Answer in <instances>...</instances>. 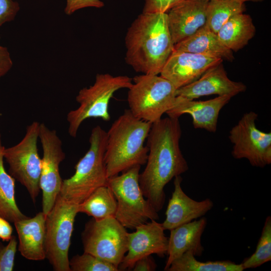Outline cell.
Wrapping results in <instances>:
<instances>
[{"mask_svg": "<svg viewBox=\"0 0 271 271\" xmlns=\"http://www.w3.org/2000/svg\"><path fill=\"white\" fill-rule=\"evenodd\" d=\"M157 264L151 255L144 256L138 259L134 263L133 271H154L157 268Z\"/></svg>", "mask_w": 271, "mask_h": 271, "instance_id": "cell-33", "label": "cell"}, {"mask_svg": "<svg viewBox=\"0 0 271 271\" xmlns=\"http://www.w3.org/2000/svg\"><path fill=\"white\" fill-rule=\"evenodd\" d=\"M152 123L135 117L128 109L114 121L107 133L104 155L108 178L138 165H145L148 148L144 146Z\"/></svg>", "mask_w": 271, "mask_h": 271, "instance_id": "cell-3", "label": "cell"}, {"mask_svg": "<svg viewBox=\"0 0 271 271\" xmlns=\"http://www.w3.org/2000/svg\"><path fill=\"white\" fill-rule=\"evenodd\" d=\"M179 118L167 117L152 123L147 137L148 154L139 182L145 197L159 212L165 204V186L189 169L180 147Z\"/></svg>", "mask_w": 271, "mask_h": 271, "instance_id": "cell-1", "label": "cell"}, {"mask_svg": "<svg viewBox=\"0 0 271 271\" xmlns=\"http://www.w3.org/2000/svg\"><path fill=\"white\" fill-rule=\"evenodd\" d=\"M246 11L245 3L232 0L209 1L205 26L217 34L230 19Z\"/></svg>", "mask_w": 271, "mask_h": 271, "instance_id": "cell-25", "label": "cell"}, {"mask_svg": "<svg viewBox=\"0 0 271 271\" xmlns=\"http://www.w3.org/2000/svg\"><path fill=\"white\" fill-rule=\"evenodd\" d=\"M125 60L137 72L159 75L174 50L167 13H144L128 28Z\"/></svg>", "mask_w": 271, "mask_h": 271, "instance_id": "cell-2", "label": "cell"}, {"mask_svg": "<svg viewBox=\"0 0 271 271\" xmlns=\"http://www.w3.org/2000/svg\"><path fill=\"white\" fill-rule=\"evenodd\" d=\"M222 61L219 58L174 50L160 74L177 89L195 81Z\"/></svg>", "mask_w": 271, "mask_h": 271, "instance_id": "cell-14", "label": "cell"}, {"mask_svg": "<svg viewBox=\"0 0 271 271\" xmlns=\"http://www.w3.org/2000/svg\"><path fill=\"white\" fill-rule=\"evenodd\" d=\"M127 233L126 228L114 217L99 220L92 218L81 233L84 252L118 268L127 251Z\"/></svg>", "mask_w": 271, "mask_h": 271, "instance_id": "cell-10", "label": "cell"}, {"mask_svg": "<svg viewBox=\"0 0 271 271\" xmlns=\"http://www.w3.org/2000/svg\"><path fill=\"white\" fill-rule=\"evenodd\" d=\"M174 50L201 54L232 62L233 52L220 41L216 33L205 25L193 35L174 45Z\"/></svg>", "mask_w": 271, "mask_h": 271, "instance_id": "cell-21", "label": "cell"}, {"mask_svg": "<svg viewBox=\"0 0 271 271\" xmlns=\"http://www.w3.org/2000/svg\"><path fill=\"white\" fill-rule=\"evenodd\" d=\"M182 180L181 175L174 178V190L167 205L165 219L162 223L165 230L201 218L213 207V202L210 198L196 201L188 196L182 188Z\"/></svg>", "mask_w": 271, "mask_h": 271, "instance_id": "cell-15", "label": "cell"}, {"mask_svg": "<svg viewBox=\"0 0 271 271\" xmlns=\"http://www.w3.org/2000/svg\"><path fill=\"white\" fill-rule=\"evenodd\" d=\"M39 139L43 152L40 187L42 192V212L46 215L53 207L61 190L63 180L59 166L66 155L56 131L50 129L44 123L40 124Z\"/></svg>", "mask_w": 271, "mask_h": 271, "instance_id": "cell-12", "label": "cell"}, {"mask_svg": "<svg viewBox=\"0 0 271 271\" xmlns=\"http://www.w3.org/2000/svg\"><path fill=\"white\" fill-rule=\"evenodd\" d=\"M129 110L136 117L155 122L173 106L177 89L158 75L143 74L134 77L128 89Z\"/></svg>", "mask_w": 271, "mask_h": 271, "instance_id": "cell-7", "label": "cell"}, {"mask_svg": "<svg viewBox=\"0 0 271 271\" xmlns=\"http://www.w3.org/2000/svg\"><path fill=\"white\" fill-rule=\"evenodd\" d=\"M40 123L34 121L26 128L22 140L16 145L4 148V159L8 163L9 173L27 190L35 203L40 192L42 167L37 146Z\"/></svg>", "mask_w": 271, "mask_h": 271, "instance_id": "cell-9", "label": "cell"}, {"mask_svg": "<svg viewBox=\"0 0 271 271\" xmlns=\"http://www.w3.org/2000/svg\"><path fill=\"white\" fill-rule=\"evenodd\" d=\"M0 38H1V37H0Z\"/></svg>", "mask_w": 271, "mask_h": 271, "instance_id": "cell-38", "label": "cell"}, {"mask_svg": "<svg viewBox=\"0 0 271 271\" xmlns=\"http://www.w3.org/2000/svg\"><path fill=\"white\" fill-rule=\"evenodd\" d=\"M104 5L100 0H66L64 11L66 14L70 15L81 9L88 7L100 8Z\"/></svg>", "mask_w": 271, "mask_h": 271, "instance_id": "cell-32", "label": "cell"}, {"mask_svg": "<svg viewBox=\"0 0 271 271\" xmlns=\"http://www.w3.org/2000/svg\"><path fill=\"white\" fill-rule=\"evenodd\" d=\"M117 202L107 185L97 188L78 205V212L91 216L96 220L115 216Z\"/></svg>", "mask_w": 271, "mask_h": 271, "instance_id": "cell-23", "label": "cell"}, {"mask_svg": "<svg viewBox=\"0 0 271 271\" xmlns=\"http://www.w3.org/2000/svg\"><path fill=\"white\" fill-rule=\"evenodd\" d=\"M210 1V0H209ZM232 1H240L243 3L246 2H263L264 0H232Z\"/></svg>", "mask_w": 271, "mask_h": 271, "instance_id": "cell-36", "label": "cell"}, {"mask_svg": "<svg viewBox=\"0 0 271 271\" xmlns=\"http://www.w3.org/2000/svg\"><path fill=\"white\" fill-rule=\"evenodd\" d=\"M184 0H145L144 13H167L170 9Z\"/></svg>", "mask_w": 271, "mask_h": 271, "instance_id": "cell-30", "label": "cell"}, {"mask_svg": "<svg viewBox=\"0 0 271 271\" xmlns=\"http://www.w3.org/2000/svg\"><path fill=\"white\" fill-rule=\"evenodd\" d=\"M207 223L206 218L201 217L181 225L170 231L169 237L168 256L164 267L167 270L171 263L186 251H190L196 256H201L204 251L201 237Z\"/></svg>", "mask_w": 271, "mask_h": 271, "instance_id": "cell-19", "label": "cell"}, {"mask_svg": "<svg viewBox=\"0 0 271 271\" xmlns=\"http://www.w3.org/2000/svg\"><path fill=\"white\" fill-rule=\"evenodd\" d=\"M0 149V216L14 223L25 219L19 208L15 199V179L5 170L4 165L3 151Z\"/></svg>", "mask_w": 271, "mask_h": 271, "instance_id": "cell-24", "label": "cell"}, {"mask_svg": "<svg viewBox=\"0 0 271 271\" xmlns=\"http://www.w3.org/2000/svg\"><path fill=\"white\" fill-rule=\"evenodd\" d=\"M127 233V251L118 266L119 270L132 269L139 259L153 254L160 257L167 255L169 237L162 223L150 220L136 227Z\"/></svg>", "mask_w": 271, "mask_h": 271, "instance_id": "cell-13", "label": "cell"}, {"mask_svg": "<svg viewBox=\"0 0 271 271\" xmlns=\"http://www.w3.org/2000/svg\"><path fill=\"white\" fill-rule=\"evenodd\" d=\"M71 271H119L117 267L90 253L84 252L69 260Z\"/></svg>", "mask_w": 271, "mask_h": 271, "instance_id": "cell-28", "label": "cell"}, {"mask_svg": "<svg viewBox=\"0 0 271 271\" xmlns=\"http://www.w3.org/2000/svg\"><path fill=\"white\" fill-rule=\"evenodd\" d=\"M232 97L229 95L218 96L205 101H197L177 96L172 107L166 114L169 117L179 118L184 114L192 117L195 128L204 129L215 132L217 130L220 111Z\"/></svg>", "mask_w": 271, "mask_h": 271, "instance_id": "cell-17", "label": "cell"}, {"mask_svg": "<svg viewBox=\"0 0 271 271\" xmlns=\"http://www.w3.org/2000/svg\"><path fill=\"white\" fill-rule=\"evenodd\" d=\"M141 166H134L120 175L108 178L110 188L117 202L114 217L126 228L134 229L149 220H158L159 216L145 197L139 177Z\"/></svg>", "mask_w": 271, "mask_h": 271, "instance_id": "cell-6", "label": "cell"}, {"mask_svg": "<svg viewBox=\"0 0 271 271\" xmlns=\"http://www.w3.org/2000/svg\"><path fill=\"white\" fill-rule=\"evenodd\" d=\"M241 263L231 260L199 261L188 251L175 259L166 271H242Z\"/></svg>", "mask_w": 271, "mask_h": 271, "instance_id": "cell-26", "label": "cell"}, {"mask_svg": "<svg viewBox=\"0 0 271 271\" xmlns=\"http://www.w3.org/2000/svg\"><path fill=\"white\" fill-rule=\"evenodd\" d=\"M18 3L13 0H0V27L13 21L19 11Z\"/></svg>", "mask_w": 271, "mask_h": 271, "instance_id": "cell-31", "label": "cell"}, {"mask_svg": "<svg viewBox=\"0 0 271 271\" xmlns=\"http://www.w3.org/2000/svg\"><path fill=\"white\" fill-rule=\"evenodd\" d=\"M9 241L6 246L0 242V271H12L14 268L18 241L15 236Z\"/></svg>", "mask_w": 271, "mask_h": 271, "instance_id": "cell-29", "label": "cell"}, {"mask_svg": "<svg viewBox=\"0 0 271 271\" xmlns=\"http://www.w3.org/2000/svg\"><path fill=\"white\" fill-rule=\"evenodd\" d=\"M246 89L244 84L228 77L221 63L208 69L195 81L177 89L176 95L190 99L212 94L232 97Z\"/></svg>", "mask_w": 271, "mask_h": 271, "instance_id": "cell-16", "label": "cell"}, {"mask_svg": "<svg viewBox=\"0 0 271 271\" xmlns=\"http://www.w3.org/2000/svg\"><path fill=\"white\" fill-rule=\"evenodd\" d=\"M3 147L2 145V141H1V133H0V149Z\"/></svg>", "mask_w": 271, "mask_h": 271, "instance_id": "cell-37", "label": "cell"}, {"mask_svg": "<svg viewBox=\"0 0 271 271\" xmlns=\"http://www.w3.org/2000/svg\"><path fill=\"white\" fill-rule=\"evenodd\" d=\"M106 140V131L100 125L92 129L88 150L76 164L74 175L63 180L59 195L65 200L79 205L97 188L107 185L104 162Z\"/></svg>", "mask_w": 271, "mask_h": 271, "instance_id": "cell-4", "label": "cell"}, {"mask_svg": "<svg viewBox=\"0 0 271 271\" xmlns=\"http://www.w3.org/2000/svg\"><path fill=\"white\" fill-rule=\"evenodd\" d=\"M209 0H184L167 13L174 45L193 35L206 23Z\"/></svg>", "mask_w": 271, "mask_h": 271, "instance_id": "cell-18", "label": "cell"}, {"mask_svg": "<svg viewBox=\"0 0 271 271\" xmlns=\"http://www.w3.org/2000/svg\"><path fill=\"white\" fill-rule=\"evenodd\" d=\"M78 205L59 194L46 215L45 256L55 271H71L68 252Z\"/></svg>", "mask_w": 271, "mask_h": 271, "instance_id": "cell-8", "label": "cell"}, {"mask_svg": "<svg viewBox=\"0 0 271 271\" xmlns=\"http://www.w3.org/2000/svg\"><path fill=\"white\" fill-rule=\"evenodd\" d=\"M45 222L46 215L42 211L14 223L18 236V250L25 258L35 261L46 258Z\"/></svg>", "mask_w": 271, "mask_h": 271, "instance_id": "cell-20", "label": "cell"}, {"mask_svg": "<svg viewBox=\"0 0 271 271\" xmlns=\"http://www.w3.org/2000/svg\"><path fill=\"white\" fill-rule=\"evenodd\" d=\"M256 28L250 15L243 13L230 19L217 33L222 43L232 52L244 48L253 38Z\"/></svg>", "mask_w": 271, "mask_h": 271, "instance_id": "cell-22", "label": "cell"}, {"mask_svg": "<svg viewBox=\"0 0 271 271\" xmlns=\"http://www.w3.org/2000/svg\"><path fill=\"white\" fill-rule=\"evenodd\" d=\"M257 116L254 111L245 113L229 131L228 137L234 158L246 159L251 166L263 168L271 164V132L258 129Z\"/></svg>", "mask_w": 271, "mask_h": 271, "instance_id": "cell-11", "label": "cell"}, {"mask_svg": "<svg viewBox=\"0 0 271 271\" xmlns=\"http://www.w3.org/2000/svg\"><path fill=\"white\" fill-rule=\"evenodd\" d=\"M271 260V217L265 219L254 252L241 263L243 269L254 268Z\"/></svg>", "mask_w": 271, "mask_h": 271, "instance_id": "cell-27", "label": "cell"}, {"mask_svg": "<svg viewBox=\"0 0 271 271\" xmlns=\"http://www.w3.org/2000/svg\"><path fill=\"white\" fill-rule=\"evenodd\" d=\"M132 84V79L125 75L97 74L92 85L83 88L78 92L76 100L79 106L67 114L69 136L76 138L81 124L88 118L110 120L108 105L113 94L119 89L129 88Z\"/></svg>", "mask_w": 271, "mask_h": 271, "instance_id": "cell-5", "label": "cell"}, {"mask_svg": "<svg viewBox=\"0 0 271 271\" xmlns=\"http://www.w3.org/2000/svg\"><path fill=\"white\" fill-rule=\"evenodd\" d=\"M12 66L13 61L7 48L0 45V77L6 74Z\"/></svg>", "mask_w": 271, "mask_h": 271, "instance_id": "cell-34", "label": "cell"}, {"mask_svg": "<svg viewBox=\"0 0 271 271\" xmlns=\"http://www.w3.org/2000/svg\"><path fill=\"white\" fill-rule=\"evenodd\" d=\"M8 220L0 216V238L8 241L12 236L13 227Z\"/></svg>", "mask_w": 271, "mask_h": 271, "instance_id": "cell-35", "label": "cell"}]
</instances>
